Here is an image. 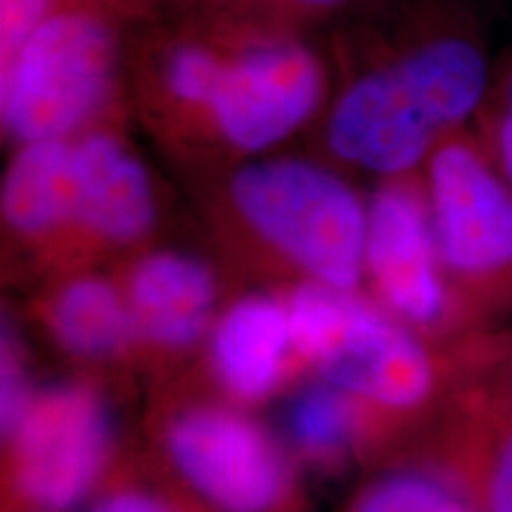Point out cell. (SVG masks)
I'll use <instances>...</instances> for the list:
<instances>
[{"instance_id":"1","label":"cell","mask_w":512,"mask_h":512,"mask_svg":"<svg viewBox=\"0 0 512 512\" xmlns=\"http://www.w3.org/2000/svg\"><path fill=\"white\" fill-rule=\"evenodd\" d=\"M316 41L330 74L325 152L382 178L425 166L494 76L479 0H375Z\"/></svg>"},{"instance_id":"2","label":"cell","mask_w":512,"mask_h":512,"mask_svg":"<svg viewBox=\"0 0 512 512\" xmlns=\"http://www.w3.org/2000/svg\"><path fill=\"white\" fill-rule=\"evenodd\" d=\"M328 91L316 38L192 3L133 24L131 95L171 138L214 147L235 164L271 155L309 126Z\"/></svg>"},{"instance_id":"3","label":"cell","mask_w":512,"mask_h":512,"mask_svg":"<svg viewBox=\"0 0 512 512\" xmlns=\"http://www.w3.org/2000/svg\"><path fill=\"white\" fill-rule=\"evenodd\" d=\"M128 19L114 0H69L0 57V126L12 145L72 138L117 119L131 95Z\"/></svg>"},{"instance_id":"4","label":"cell","mask_w":512,"mask_h":512,"mask_svg":"<svg viewBox=\"0 0 512 512\" xmlns=\"http://www.w3.org/2000/svg\"><path fill=\"white\" fill-rule=\"evenodd\" d=\"M230 209L320 283L351 290L366 256L368 207L347 178L304 157H254L226 178Z\"/></svg>"},{"instance_id":"5","label":"cell","mask_w":512,"mask_h":512,"mask_svg":"<svg viewBox=\"0 0 512 512\" xmlns=\"http://www.w3.org/2000/svg\"><path fill=\"white\" fill-rule=\"evenodd\" d=\"M290 337L337 387L408 408L432 387V366L411 332L342 287L309 283L292 294Z\"/></svg>"},{"instance_id":"6","label":"cell","mask_w":512,"mask_h":512,"mask_svg":"<svg viewBox=\"0 0 512 512\" xmlns=\"http://www.w3.org/2000/svg\"><path fill=\"white\" fill-rule=\"evenodd\" d=\"M427 200L444 259L465 273L512 264V183L470 140L446 138L427 159Z\"/></svg>"},{"instance_id":"7","label":"cell","mask_w":512,"mask_h":512,"mask_svg":"<svg viewBox=\"0 0 512 512\" xmlns=\"http://www.w3.org/2000/svg\"><path fill=\"white\" fill-rule=\"evenodd\" d=\"M12 434L19 489L50 510L72 508L91 489L110 441L105 408L86 387L34 396Z\"/></svg>"},{"instance_id":"8","label":"cell","mask_w":512,"mask_h":512,"mask_svg":"<svg viewBox=\"0 0 512 512\" xmlns=\"http://www.w3.org/2000/svg\"><path fill=\"white\" fill-rule=\"evenodd\" d=\"M169 448L185 479L226 512H266L283 491L278 448L238 413L200 408L181 415L169 432Z\"/></svg>"},{"instance_id":"9","label":"cell","mask_w":512,"mask_h":512,"mask_svg":"<svg viewBox=\"0 0 512 512\" xmlns=\"http://www.w3.org/2000/svg\"><path fill=\"white\" fill-rule=\"evenodd\" d=\"M411 176L382 178L370 197L366 259L384 299L427 323L444 311V287L434 264L439 245L430 200Z\"/></svg>"},{"instance_id":"10","label":"cell","mask_w":512,"mask_h":512,"mask_svg":"<svg viewBox=\"0 0 512 512\" xmlns=\"http://www.w3.org/2000/svg\"><path fill=\"white\" fill-rule=\"evenodd\" d=\"M72 223L112 242L143 238L157 216L150 169L119 126L72 136Z\"/></svg>"},{"instance_id":"11","label":"cell","mask_w":512,"mask_h":512,"mask_svg":"<svg viewBox=\"0 0 512 512\" xmlns=\"http://www.w3.org/2000/svg\"><path fill=\"white\" fill-rule=\"evenodd\" d=\"M216 299V280L202 261L162 252L140 261L131 280L133 320L166 347H188L202 335Z\"/></svg>"},{"instance_id":"12","label":"cell","mask_w":512,"mask_h":512,"mask_svg":"<svg viewBox=\"0 0 512 512\" xmlns=\"http://www.w3.org/2000/svg\"><path fill=\"white\" fill-rule=\"evenodd\" d=\"M72 207V138L15 147L0 185L5 223L15 233L46 235L72 223Z\"/></svg>"},{"instance_id":"13","label":"cell","mask_w":512,"mask_h":512,"mask_svg":"<svg viewBox=\"0 0 512 512\" xmlns=\"http://www.w3.org/2000/svg\"><path fill=\"white\" fill-rule=\"evenodd\" d=\"M290 320L268 297H247L235 304L214 335V363L235 396L261 399L280 380Z\"/></svg>"},{"instance_id":"14","label":"cell","mask_w":512,"mask_h":512,"mask_svg":"<svg viewBox=\"0 0 512 512\" xmlns=\"http://www.w3.org/2000/svg\"><path fill=\"white\" fill-rule=\"evenodd\" d=\"M55 335L69 351L105 356L126 342L131 313L105 280L86 278L64 287L53 309Z\"/></svg>"},{"instance_id":"15","label":"cell","mask_w":512,"mask_h":512,"mask_svg":"<svg viewBox=\"0 0 512 512\" xmlns=\"http://www.w3.org/2000/svg\"><path fill=\"white\" fill-rule=\"evenodd\" d=\"M219 15L283 34L320 38L375 0H188ZM185 5V3H183Z\"/></svg>"},{"instance_id":"16","label":"cell","mask_w":512,"mask_h":512,"mask_svg":"<svg viewBox=\"0 0 512 512\" xmlns=\"http://www.w3.org/2000/svg\"><path fill=\"white\" fill-rule=\"evenodd\" d=\"M356 512H470L451 484L420 472H403L375 484Z\"/></svg>"},{"instance_id":"17","label":"cell","mask_w":512,"mask_h":512,"mask_svg":"<svg viewBox=\"0 0 512 512\" xmlns=\"http://www.w3.org/2000/svg\"><path fill=\"white\" fill-rule=\"evenodd\" d=\"M292 432L311 453H335L351 437V408L332 389H311L292 408Z\"/></svg>"},{"instance_id":"18","label":"cell","mask_w":512,"mask_h":512,"mask_svg":"<svg viewBox=\"0 0 512 512\" xmlns=\"http://www.w3.org/2000/svg\"><path fill=\"white\" fill-rule=\"evenodd\" d=\"M29 403L31 396L22 354H19L15 337L5 330L3 368H0V422H3V434H12L17 430Z\"/></svg>"},{"instance_id":"19","label":"cell","mask_w":512,"mask_h":512,"mask_svg":"<svg viewBox=\"0 0 512 512\" xmlns=\"http://www.w3.org/2000/svg\"><path fill=\"white\" fill-rule=\"evenodd\" d=\"M494 98V150L498 171L512 183V48L494 64L489 95Z\"/></svg>"},{"instance_id":"20","label":"cell","mask_w":512,"mask_h":512,"mask_svg":"<svg viewBox=\"0 0 512 512\" xmlns=\"http://www.w3.org/2000/svg\"><path fill=\"white\" fill-rule=\"evenodd\" d=\"M69 0H0V57H8L43 19Z\"/></svg>"},{"instance_id":"21","label":"cell","mask_w":512,"mask_h":512,"mask_svg":"<svg viewBox=\"0 0 512 512\" xmlns=\"http://www.w3.org/2000/svg\"><path fill=\"white\" fill-rule=\"evenodd\" d=\"M491 512H512V439L503 446L491 477Z\"/></svg>"},{"instance_id":"22","label":"cell","mask_w":512,"mask_h":512,"mask_svg":"<svg viewBox=\"0 0 512 512\" xmlns=\"http://www.w3.org/2000/svg\"><path fill=\"white\" fill-rule=\"evenodd\" d=\"M119 5L121 12L133 22H145V19H152L162 12H169L178 8V5L188 3V0H114Z\"/></svg>"},{"instance_id":"23","label":"cell","mask_w":512,"mask_h":512,"mask_svg":"<svg viewBox=\"0 0 512 512\" xmlns=\"http://www.w3.org/2000/svg\"><path fill=\"white\" fill-rule=\"evenodd\" d=\"M98 512H166V508L150 496L119 494L102 503Z\"/></svg>"}]
</instances>
